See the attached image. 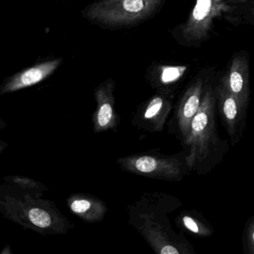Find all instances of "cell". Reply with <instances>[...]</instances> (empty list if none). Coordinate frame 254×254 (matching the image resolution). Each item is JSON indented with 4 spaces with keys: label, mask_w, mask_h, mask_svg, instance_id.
I'll list each match as a JSON object with an SVG mask.
<instances>
[{
    "label": "cell",
    "mask_w": 254,
    "mask_h": 254,
    "mask_svg": "<svg viewBox=\"0 0 254 254\" xmlns=\"http://www.w3.org/2000/svg\"><path fill=\"white\" fill-rule=\"evenodd\" d=\"M91 207V203L86 199H77L71 203L70 209L76 214H84Z\"/></svg>",
    "instance_id": "13"
},
{
    "label": "cell",
    "mask_w": 254,
    "mask_h": 254,
    "mask_svg": "<svg viewBox=\"0 0 254 254\" xmlns=\"http://www.w3.org/2000/svg\"><path fill=\"white\" fill-rule=\"evenodd\" d=\"M207 81L198 77L188 86L175 106L174 133L184 144L190 134L191 122L200 109Z\"/></svg>",
    "instance_id": "5"
},
{
    "label": "cell",
    "mask_w": 254,
    "mask_h": 254,
    "mask_svg": "<svg viewBox=\"0 0 254 254\" xmlns=\"http://www.w3.org/2000/svg\"><path fill=\"white\" fill-rule=\"evenodd\" d=\"M178 225L181 228L194 235L197 237H210L214 233L212 224L196 210H184L177 218Z\"/></svg>",
    "instance_id": "10"
},
{
    "label": "cell",
    "mask_w": 254,
    "mask_h": 254,
    "mask_svg": "<svg viewBox=\"0 0 254 254\" xmlns=\"http://www.w3.org/2000/svg\"><path fill=\"white\" fill-rule=\"evenodd\" d=\"M221 81L241 105L248 110L250 101L249 62L246 55L240 53L235 56L228 72Z\"/></svg>",
    "instance_id": "8"
},
{
    "label": "cell",
    "mask_w": 254,
    "mask_h": 254,
    "mask_svg": "<svg viewBox=\"0 0 254 254\" xmlns=\"http://www.w3.org/2000/svg\"><path fill=\"white\" fill-rule=\"evenodd\" d=\"M233 9V5L224 0H195L187 21L178 30L182 43L195 45L203 42L210 35L214 21L224 14H230Z\"/></svg>",
    "instance_id": "3"
},
{
    "label": "cell",
    "mask_w": 254,
    "mask_h": 254,
    "mask_svg": "<svg viewBox=\"0 0 254 254\" xmlns=\"http://www.w3.org/2000/svg\"><path fill=\"white\" fill-rule=\"evenodd\" d=\"M134 166L142 173L177 182L184 179L191 172L184 150L167 157L142 156L135 161Z\"/></svg>",
    "instance_id": "6"
},
{
    "label": "cell",
    "mask_w": 254,
    "mask_h": 254,
    "mask_svg": "<svg viewBox=\"0 0 254 254\" xmlns=\"http://www.w3.org/2000/svg\"><path fill=\"white\" fill-rule=\"evenodd\" d=\"M64 63L62 57L38 62L5 78L0 89L1 94L13 93L42 82L51 76Z\"/></svg>",
    "instance_id": "7"
},
{
    "label": "cell",
    "mask_w": 254,
    "mask_h": 254,
    "mask_svg": "<svg viewBox=\"0 0 254 254\" xmlns=\"http://www.w3.org/2000/svg\"><path fill=\"white\" fill-rule=\"evenodd\" d=\"M166 0H96L81 11L83 17L104 29L139 26L154 17Z\"/></svg>",
    "instance_id": "2"
},
{
    "label": "cell",
    "mask_w": 254,
    "mask_h": 254,
    "mask_svg": "<svg viewBox=\"0 0 254 254\" xmlns=\"http://www.w3.org/2000/svg\"><path fill=\"white\" fill-rule=\"evenodd\" d=\"M29 218L32 224L40 228H47L52 224V218L50 214L40 208H33L29 210Z\"/></svg>",
    "instance_id": "12"
},
{
    "label": "cell",
    "mask_w": 254,
    "mask_h": 254,
    "mask_svg": "<svg viewBox=\"0 0 254 254\" xmlns=\"http://www.w3.org/2000/svg\"><path fill=\"white\" fill-rule=\"evenodd\" d=\"M242 247L246 254H254V215L245 223L242 233Z\"/></svg>",
    "instance_id": "11"
},
{
    "label": "cell",
    "mask_w": 254,
    "mask_h": 254,
    "mask_svg": "<svg viewBox=\"0 0 254 254\" xmlns=\"http://www.w3.org/2000/svg\"><path fill=\"white\" fill-rule=\"evenodd\" d=\"M227 3H243V2H247L248 1H254V0H224Z\"/></svg>",
    "instance_id": "14"
},
{
    "label": "cell",
    "mask_w": 254,
    "mask_h": 254,
    "mask_svg": "<svg viewBox=\"0 0 254 254\" xmlns=\"http://www.w3.org/2000/svg\"><path fill=\"white\" fill-rule=\"evenodd\" d=\"M187 71L184 66H169V65H151L147 71V76L154 87H158L160 91L167 92L173 94L172 86L176 84L182 78Z\"/></svg>",
    "instance_id": "9"
},
{
    "label": "cell",
    "mask_w": 254,
    "mask_h": 254,
    "mask_svg": "<svg viewBox=\"0 0 254 254\" xmlns=\"http://www.w3.org/2000/svg\"><path fill=\"white\" fill-rule=\"evenodd\" d=\"M218 114L230 137L231 146L240 142L246 127L247 113L225 84L220 81L215 86Z\"/></svg>",
    "instance_id": "4"
},
{
    "label": "cell",
    "mask_w": 254,
    "mask_h": 254,
    "mask_svg": "<svg viewBox=\"0 0 254 254\" xmlns=\"http://www.w3.org/2000/svg\"><path fill=\"white\" fill-rule=\"evenodd\" d=\"M215 87L207 81L200 109L192 120L190 134L183 144L190 172L198 175L210 173L224 160L230 150L221 139L216 123Z\"/></svg>",
    "instance_id": "1"
}]
</instances>
